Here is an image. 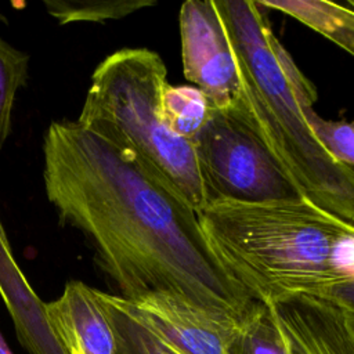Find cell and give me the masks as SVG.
Returning a JSON list of instances; mask_svg holds the SVG:
<instances>
[{
  "label": "cell",
  "mask_w": 354,
  "mask_h": 354,
  "mask_svg": "<svg viewBox=\"0 0 354 354\" xmlns=\"http://www.w3.org/2000/svg\"><path fill=\"white\" fill-rule=\"evenodd\" d=\"M348 6H351V7H353V10H354V0H351V1H348Z\"/></svg>",
  "instance_id": "cell-20"
},
{
  "label": "cell",
  "mask_w": 354,
  "mask_h": 354,
  "mask_svg": "<svg viewBox=\"0 0 354 354\" xmlns=\"http://www.w3.org/2000/svg\"><path fill=\"white\" fill-rule=\"evenodd\" d=\"M131 311L180 354H227L239 321L171 293L127 300Z\"/></svg>",
  "instance_id": "cell-7"
},
{
  "label": "cell",
  "mask_w": 354,
  "mask_h": 354,
  "mask_svg": "<svg viewBox=\"0 0 354 354\" xmlns=\"http://www.w3.org/2000/svg\"><path fill=\"white\" fill-rule=\"evenodd\" d=\"M319 296L339 304L344 310L354 314V279L335 285Z\"/></svg>",
  "instance_id": "cell-18"
},
{
  "label": "cell",
  "mask_w": 354,
  "mask_h": 354,
  "mask_svg": "<svg viewBox=\"0 0 354 354\" xmlns=\"http://www.w3.org/2000/svg\"><path fill=\"white\" fill-rule=\"evenodd\" d=\"M43 152L47 199L86 236L118 296L171 293L239 322L260 301L217 259L185 198L129 151L58 120Z\"/></svg>",
  "instance_id": "cell-1"
},
{
  "label": "cell",
  "mask_w": 354,
  "mask_h": 354,
  "mask_svg": "<svg viewBox=\"0 0 354 354\" xmlns=\"http://www.w3.org/2000/svg\"><path fill=\"white\" fill-rule=\"evenodd\" d=\"M0 231H3V227H1V223H0ZM4 232V231H3Z\"/></svg>",
  "instance_id": "cell-21"
},
{
  "label": "cell",
  "mask_w": 354,
  "mask_h": 354,
  "mask_svg": "<svg viewBox=\"0 0 354 354\" xmlns=\"http://www.w3.org/2000/svg\"><path fill=\"white\" fill-rule=\"evenodd\" d=\"M44 311L65 354H118L116 336L97 289L71 281L58 299L44 303Z\"/></svg>",
  "instance_id": "cell-9"
},
{
  "label": "cell",
  "mask_w": 354,
  "mask_h": 354,
  "mask_svg": "<svg viewBox=\"0 0 354 354\" xmlns=\"http://www.w3.org/2000/svg\"><path fill=\"white\" fill-rule=\"evenodd\" d=\"M238 65L242 90L231 109L268 147L303 196L354 227V171L317 138L306 109L317 100L253 0H213Z\"/></svg>",
  "instance_id": "cell-2"
},
{
  "label": "cell",
  "mask_w": 354,
  "mask_h": 354,
  "mask_svg": "<svg viewBox=\"0 0 354 354\" xmlns=\"http://www.w3.org/2000/svg\"><path fill=\"white\" fill-rule=\"evenodd\" d=\"M155 4L152 0H46L47 12L61 25L72 22H104L123 18Z\"/></svg>",
  "instance_id": "cell-15"
},
{
  "label": "cell",
  "mask_w": 354,
  "mask_h": 354,
  "mask_svg": "<svg viewBox=\"0 0 354 354\" xmlns=\"http://www.w3.org/2000/svg\"><path fill=\"white\" fill-rule=\"evenodd\" d=\"M169 84L162 58L148 48H122L98 64L76 122L129 151L176 188L198 213L209 196L194 142L174 134L162 112Z\"/></svg>",
  "instance_id": "cell-4"
},
{
  "label": "cell",
  "mask_w": 354,
  "mask_h": 354,
  "mask_svg": "<svg viewBox=\"0 0 354 354\" xmlns=\"http://www.w3.org/2000/svg\"><path fill=\"white\" fill-rule=\"evenodd\" d=\"M227 354H290L285 333L272 307L259 301L239 322Z\"/></svg>",
  "instance_id": "cell-13"
},
{
  "label": "cell",
  "mask_w": 354,
  "mask_h": 354,
  "mask_svg": "<svg viewBox=\"0 0 354 354\" xmlns=\"http://www.w3.org/2000/svg\"><path fill=\"white\" fill-rule=\"evenodd\" d=\"M0 354H12V353L10 351V348H8V346L6 344V342H4L3 336H1V333H0Z\"/></svg>",
  "instance_id": "cell-19"
},
{
  "label": "cell",
  "mask_w": 354,
  "mask_h": 354,
  "mask_svg": "<svg viewBox=\"0 0 354 354\" xmlns=\"http://www.w3.org/2000/svg\"><path fill=\"white\" fill-rule=\"evenodd\" d=\"M196 214L217 259L256 300L319 296L354 279V227L306 198L214 201Z\"/></svg>",
  "instance_id": "cell-3"
},
{
  "label": "cell",
  "mask_w": 354,
  "mask_h": 354,
  "mask_svg": "<svg viewBox=\"0 0 354 354\" xmlns=\"http://www.w3.org/2000/svg\"><path fill=\"white\" fill-rule=\"evenodd\" d=\"M97 296L113 328L118 354H180L131 311L126 299L98 289Z\"/></svg>",
  "instance_id": "cell-12"
},
{
  "label": "cell",
  "mask_w": 354,
  "mask_h": 354,
  "mask_svg": "<svg viewBox=\"0 0 354 354\" xmlns=\"http://www.w3.org/2000/svg\"><path fill=\"white\" fill-rule=\"evenodd\" d=\"M290 354H354V314L315 295L297 293L270 303Z\"/></svg>",
  "instance_id": "cell-8"
},
{
  "label": "cell",
  "mask_w": 354,
  "mask_h": 354,
  "mask_svg": "<svg viewBox=\"0 0 354 354\" xmlns=\"http://www.w3.org/2000/svg\"><path fill=\"white\" fill-rule=\"evenodd\" d=\"M185 77L220 111L239 101L242 83L234 51L213 0H188L180 8Z\"/></svg>",
  "instance_id": "cell-6"
},
{
  "label": "cell",
  "mask_w": 354,
  "mask_h": 354,
  "mask_svg": "<svg viewBox=\"0 0 354 354\" xmlns=\"http://www.w3.org/2000/svg\"><path fill=\"white\" fill-rule=\"evenodd\" d=\"M194 147L209 203H264L304 198L261 138L231 111L212 105Z\"/></svg>",
  "instance_id": "cell-5"
},
{
  "label": "cell",
  "mask_w": 354,
  "mask_h": 354,
  "mask_svg": "<svg viewBox=\"0 0 354 354\" xmlns=\"http://www.w3.org/2000/svg\"><path fill=\"white\" fill-rule=\"evenodd\" d=\"M0 295L14 321L18 340L30 354H65L44 311L14 261L6 234L0 231Z\"/></svg>",
  "instance_id": "cell-10"
},
{
  "label": "cell",
  "mask_w": 354,
  "mask_h": 354,
  "mask_svg": "<svg viewBox=\"0 0 354 354\" xmlns=\"http://www.w3.org/2000/svg\"><path fill=\"white\" fill-rule=\"evenodd\" d=\"M306 119L324 147L354 171V122L326 120L313 106L306 109Z\"/></svg>",
  "instance_id": "cell-17"
},
{
  "label": "cell",
  "mask_w": 354,
  "mask_h": 354,
  "mask_svg": "<svg viewBox=\"0 0 354 354\" xmlns=\"http://www.w3.org/2000/svg\"><path fill=\"white\" fill-rule=\"evenodd\" d=\"M263 8L282 11L354 55V10L322 0H260Z\"/></svg>",
  "instance_id": "cell-11"
},
{
  "label": "cell",
  "mask_w": 354,
  "mask_h": 354,
  "mask_svg": "<svg viewBox=\"0 0 354 354\" xmlns=\"http://www.w3.org/2000/svg\"><path fill=\"white\" fill-rule=\"evenodd\" d=\"M162 112L174 134L194 142L210 116L212 104L195 86L167 84L162 95Z\"/></svg>",
  "instance_id": "cell-14"
},
{
  "label": "cell",
  "mask_w": 354,
  "mask_h": 354,
  "mask_svg": "<svg viewBox=\"0 0 354 354\" xmlns=\"http://www.w3.org/2000/svg\"><path fill=\"white\" fill-rule=\"evenodd\" d=\"M29 57L0 37V149L11 131L17 91L28 77Z\"/></svg>",
  "instance_id": "cell-16"
}]
</instances>
